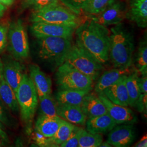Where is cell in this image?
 Returning <instances> with one entry per match:
<instances>
[{"label": "cell", "instance_id": "6da1fadb", "mask_svg": "<svg viewBox=\"0 0 147 147\" xmlns=\"http://www.w3.org/2000/svg\"><path fill=\"white\" fill-rule=\"evenodd\" d=\"M76 41L90 53L99 63L109 61L110 31L90 18L78 27Z\"/></svg>", "mask_w": 147, "mask_h": 147}, {"label": "cell", "instance_id": "7a4b0ae2", "mask_svg": "<svg viewBox=\"0 0 147 147\" xmlns=\"http://www.w3.org/2000/svg\"><path fill=\"white\" fill-rule=\"evenodd\" d=\"M134 49L133 36L121 23L111 28L109 60L114 68H130Z\"/></svg>", "mask_w": 147, "mask_h": 147}, {"label": "cell", "instance_id": "3957f363", "mask_svg": "<svg viewBox=\"0 0 147 147\" xmlns=\"http://www.w3.org/2000/svg\"><path fill=\"white\" fill-rule=\"evenodd\" d=\"M81 13L71 9L62 2L33 11L30 20L32 23H50L76 29L88 19L87 16Z\"/></svg>", "mask_w": 147, "mask_h": 147}, {"label": "cell", "instance_id": "277c9868", "mask_svg": "<svg viewBox=\"0 0 147 147\" xmlns=\"http://www.w3.org/2000/svg\"><path fill=\"white\" fill-rule=\"evenodd\" d=\"M38 55L55 68L62 64L72 46V39L61 37L37 38Z\"/></svg>", "mask_w": 147, "mask_h": 147}, {"label": "cell", "instance_id": "5b68a950", "mask_svg": "<svg viewBox=\"0 0 147 147\" xmlns=\"http://www.w3.org/2000/svg\"><path fill=\"white\" fill-rule=\"evenodd\" d=\"M22 121L27 126H31L38 105L37 90L30 76L24 74L16 92Z\"/></svg>", "mask_w": 147, "mask_h": 147}, {"label": "cell", "instance_id": "8992f818", "mask_svg": "<svg viewBox=\"0 0 147 147\" xmlns=\"http://www.w3.org/2000/svg\"><path fill=\"white\" fill-rule=\"evenodd\" d=\"M64 62L68 63L81 73L90 77L93 81L99 78L101 71L104 69L103 65L76 41L72 44Z\"/></svg>", "mask_w": 147, "mask_h": 147}, {"label": "cell", "instance_id": "52a82bcc", "mask_svg": "<svg viewBox=\"0 0 147 147\" xmlns=\"http://www.w3.org/2000/svg\"><path fill=\"white\" fill-rule=\"evenodd\" d=\"M58 90H89L93 88V80L67 62L59 66L56 74Z\"/></svg>", "mask_w": 147, "mask_h": 147}, {"label": "cell", "instance_id": "ba28073f", "mask_svg": "<svg viewBox=\"0 0 147 147\" xmlns=\"http://www.w3.org/2000/svg\"><path fill=\"white\" fill-rule=\"evenodd\" d=\"M7 47L16 60L20 61L28 58L30 47L28 36L21 20L13 22L9 25Z\"/></svg>", "mask_w": 147, "mask_h": 147}, {"label": "cell", "instance_id": "9c48e42d", "mask_svg": "<svg viewBox=\"0 0 147 147\" xmlns=\"http://www.w3.org/2000/svg\"><path fill=\"white\" fill-rule=\"evenodd\" d=\"M89 18L106 27L119 24L126 18V5L115 0L99 14Z\"/></svg>", "mask_w": 147, "mask_h": 147}, {"label": "cell", "instance_id": "30bf717a", "mask_svg": "<svg viewBox=\"0 0 147 147\" xmlns=\"http://www.w3.org/2000/svg\"><path fill=\"white\" fill-rule=\"evenodd\" d=\"M31 30L36 38L61 37L73 39L76 29L71 27L45 22H33Z\"/></svg>", "mask_w": 147, "mask_h": 147}, {"label": "cell", "instance_id": "8fae6325", "mask_svg": "<svg viewBox=\"0 0 147 147\" xmlns=\"http://www.w3.org/2000/svg\"><path fill=\"white\" fill-rule=\"evenodd\" d=\"M107 109V113L117 124H134L137 121L134 112L127 106L117 105L111 101L102 92L97 94Z\"/></svg>", "mask_w": 147, "mask_h": 147}, {"label": "cell", "instance_id": "7c38bea8", "mask_svg": "<svg viewBox=\"0 0 147 147\" xmlns=\"http://www.w3.org/2000/svg\"><path fill=\"white\" fill-rule=\"evenodd\" d=\"M135 138L133 124H120L111 130L107 141L112 147H129Z\"/></svg>", "mask_w": 147, "mask_h": 147}, {"label": "cell", "instance_id": "4fadbf2b", "mask_svg": "<svg viewBox=\"0 0 147 147\" xmlns=\"http://www.w3.org/2000/svg\"><path fill=\"white\" fill-rule=\"evenodd\" d=\"M3 78L16 93L23 76V67L19 61L7 59L2 61Z\"/></svg>", "mask_w": 147, "mask_h": 147}, {"label": "cell", "instance_id": "5bb4252c", "mask_svg": "<svg viewBox=\"0 0 147 147\" xmlns=\"http://www.w3.org/2000/svg\"><path fill=\"white\" fill-rule=\"evenodd\" d=\"M126 18L139 27H147V0H126Z\"/></svg>", "mask_w": 147, "mask_h": 147}, {"label": "cell", "instance_id": "9a60e30c", "mask_svg": "<svg viewBox=\"0 0 147 147\" xmlns=\"http://www.w3.org/2000/svg\"><path fill=\"white\" fill-rule=\"evenodd\" d=\"M30 77L37 90L39 99L52 93V82L51 79L41 70L36 64L29 66Z\"/></svg>", "mask_w": 147, "mask_h": 147}, {"label": "cell", "instance_id": "2e32d148", "mask_svg": "<svg viewBox=\"0 0 147 147\" xmlns=\"http://www.w3.org/2000/svg\"><path fill=\"white\" fill-rule=\"evenodd\" d=\"M127 75L121 76L115 84L106 88L102 92L103 94L111 101L117 105L123 106H129V96L125 85Z\"/></svg>", "mask_w": 147, "mask_h": 147}, {"label": "cell", "instance_id": "e0dca14e", "mask_svg": "<svg viewBox=\"0 0 147 147\" xmlns=\"http://www.w3.org/2000/svg\"><path fill=\"white\" fill-rule=\"evenodd\" d=\"M57 115L64 120L79 126L84 125L87 119L81 106L76 105L58 104Z\"/></svg>", "mask_w": 147, "mask_h": 147}, {"label": "cell", "instance_id": "ac0fdd59", "mask_svg": "<svg viewBox=\"0 0 147 147\" xmlns=\"http://www.w3.org/2000/svg\"><path fill=\"white\" fill-rule=\"evenodd\" d=\"M64 119L59 116L49 117L39 115L36 122V131L46 138L55 135Z\"/></svg>", "mask_w": 147, "mask_h": 147}, {"label": "cell", "instance_id": "d6986e66", "mask_svg": "<svg viewBox=\"0 0 147 147\" xmlns=\"http://www.w3.org/2000/svg\"><path fill=\"white\" fill-rule=\"evenodd\" d=\"M80 106L87 119L107 113L105 105L99 96L90 92L84 96Z\"/></svg>", "mask_w": 147, "mask_h": 147}, {"label": "cell", "instance_id": "ffe728a7", "mask_svg": "<svg viewBox=\"0 0 147 147\" xmlns=\"http://www.w3.org/2000/svg\"><path fill=\"white\" fill-rule=\"evenodd\" d=\"M86 125L87 131L93 134H106L117 125L116 121L108 113L101 116L87 119Z\"/></svg>", "mask_w": 147, "mask_h": 147}, {"label": "cell", "instance_id": "44dd1931", "mask_svg": "<svg viewBox=\"0 0 147 147\" xmlns=\"http://www.w3.org/2000/svg\"><path fill=\"white\" fill-rule=\"evenodd\" d=\"M131 73L130 69L115 68L105 71L102 74L95 86V92L96 94L102 92L106 88L115 84L123 75Z\"/></svg>", "mask_w": 147, "mask_h": 147}, {"label": "cell", "instance_id": "7402d4cb", "mask_svg": "<svg viewBox=\"0 0 147 147\" xmlns=\"http://www.w3.org/2000/svg\"><path fill=\"white\" fill-rule=\"evenodd\" d=\"M89 90L64 89L58 90L55 99L58 104L81 106L84 96L88 93Z\"/></svg>", "mask_w": 147, "mask_h": 147}, {"label": "cell", "instance_id": "603a6c76", "mask_svg": "<svg viewBox=\"0 0 147 147\" xmlns=\"http://www.w3.org/2000/svg\"><path fill=\"white\" fill-rule=\"evenodd\" d=\"M0 99L6 107L13 112L19 111L16 93L3 78L0 81Z\"/></svg>", "mask_w": 147, "mask_h": 147}, {"label": "cell", "instance_id": "cb8c5ba5", "mask_svg": "<svg viewBox=\"0 0 147 147\" xmlns=\"http://www.w3.org/2000/svg\"><path fill=\"white\" fill-rule=\"evenodd\" d=\"M77 125L67 121L63 120L62 123L53 136L47 138L46 145L50 146H60L68 140Z\"/></svg>", "mask_w": 147, "mask_h": 147}, {"label": "cell", "instance_id": "d4e9b609", "mask_svg": "<svg viewBox=\"0 0 147 147\" xmlns=\"http://www.w3.org/2000/svg\"><path fill=\"white\" fill-rule=\"evenodd\" d=\"M139 75L138 71H134L127 75L125 85L129 96V106L135 107L137 101L141 95L138 86Z\"/></svg>", "mask_w": 147, "mask_h": 147}, {"label": "cell", "instance_id": "484cf974", "mask_svg": "<svg viewBox=\"0 0 147 147\" xmlns=\"http://www.w3.org/2000/svg\"><path fill=\"white\" fill-rule=\"evenodd\" d=\"M115 0H88L82 8L81 12L88 18L99 14Z\"/></svg>", "mask_w": 147, "mask_h": 147}, {"label": "cell", "instance_id": "4316f807", "mask_svg": "<svg viewBox=\"0 0 147 147\" xmlns=\"http://www.w3.org/2000/svg\"><path fill=\"white\" fill-rule=\"evenodd\" d=\"M40 101V114L42 115L56 117L57 116L58 104L52 94L47 95Z\"/></svg>", "mask_w": 147, "mask_h": 147}, {"label": "cell", "instance_id": "83f0119b", "mask_svg": "<svg viewBox=\"0 0 147 147\" xmlns=\"http://www.w3.org/2000/svg\"><path fill=\"white\" fill-rule=\"evenodd\" d=\"M103 142L101 134H93L82 129L79 140V147H98Z\"/></svg>", "mask_w": 147, "mask_h": 147}, {"label": "cell", "instance_id": "f1b7e54d", "mask_svg": "<svg viewBox=\"0 0 147 147\" xmlns=\"http://www.w3.org/2000/svg\"><path fill=\"white\" fill-rule=\"evenodd\" d=\"M137 71L141 75L147 74V43L144 39L140 43L136 59Z\"/></svg>", "mask_w": 147, "mask_h": 147}, {"label": "cell", "instance_id": "f546056e", "mask_svg": "<svg viewBox=\"0 0 147 147\" xmlns=\"http://www.w3.org/2000/svg\"><path fill=\"white\" fill-rule=\"evenodd\" d=\"M62 2L61 0H24V5L28 7H31L34 11Z\"/></svg>", "mask_w": 147, "mask_h": 147}, {"label": "cell", "instance_id": "4dcf8cb0", "mask_svg": "<svg viewBox=\"0 0 147 147\" xmlns=\"http://www.w3.org/2000/svg\"><path fill=\"white\" fill-rule=\"evenodd\" d=\"M82 128L76 126L71 135L67 141L62 143L59 147H79V140Z\"/></svg>", "mask_w": 147, "mask_h": 147}, {"label": "cell", "instance_id": "1f68e13d", "mask_svg": "<svg viewBox=\"0 0 147 147\" xmlns=\"http://www.w3.org/2000/svg\"><path fill=\"white\" fill-rule=\"evenodd\" d=\"M8 111L6 106L0 99V126L5 129V126H11V122Z\"/></svg>", "mask_w": 147, "mask_h": 147}, {"label": "cell", "instance_id": "d6a6232c", "mask_svg": "<svg viewBox=\"0 0 147 147\" xmlns=\"http://www.w3.org/2000/svg\"><path fill=\"white\" fill-rule=\"evenodd\" d=\"M9 26V25L5 23L0 24V55L7 48Z\"/></svg>", "mask_w": 147, "mask_h": 147}, {"label": "cell", "instance_id": "836d02e7", "mask_svg": "<svg viewBox=\"0 0 147 147\" xmlns=\"http://www.w3.org/2000/svg\"><path fill=\"white\" fill-rule=\"evenodd\" d=\"M64 4L78 12H81L82 8L88 0H61Z\"/></svg>", "mask_w": 147, "mask_h": 147}, {"label": "cell", "instance_id": "e575fe53", "mask_svg": "<svg viewBox=\"0 0 147 147\" xmlns=\"http://www.w3.org/2000/svg\"><path fill=\"white\" fill-rule=\"evenodd\" d=\"M135 107L137 111L144 114H147V93H141L137 101Z\"/></svg>", "mask_w": 147, "mask_h": 147}, {"label": "cell", "instance_id": "d590c367", "mask_svg": "<svg viewBox=\"0 0 147 147\" xmlns=\"http://www.w3.org/2000/svg\"><path fill=\"white\" fill-rule=\"evenodd\" d=\"M141 78L139 77L138 86L141 93H147V74L142 75Z\"/></svg>", "mask_w": 147, "mask_h": 147}, {"label": "cell", "instance_id": "8d00e7d4", "mask_svg": "<svg viewBox=\"0 0 147 147\" xmlns=\"http://www.w3.org/2000/svg\"><path fill=\"white\" fill-rule=\"evenodd\" d=\"M136 147H147V137L145 135L142 137V138L134 146Z\"/></svg>", "mask_w": 147, "mask_h": 147}, {"label": "cell", "instance_id": "74e56055", "mask_svg": "<svg viewBox=\"0 0 147 147\" xmlns=\"http://www.w3.org/2000/svg\"><path fill=\"white\" fill-rule=\"evenodd\" d=\"M0 136L2 137L6 142L8 143L9 142V140L7 133L5 131V130H3L1 126H0Z\"/></svg>", "mask_w": 147, "mask_h": 147}, {"label": "cell", "instance_id": "f35d334b", "mask_svg": "<svg viewBox=\"0 0 147 147\" xmlns=\"http://www.w3.org/2000/svg\"><path fill=\"white\" fill-rule=\"evenodd\" d=\"M14 2V0H0V3L6 7H9L12 5Z\"/></svg>", "mask_w": 147, "mask_h": 147}, {"label": "cell", "instance_id": "ab89813d", "mask_svg": "<svg viewBox=\"0 0 147 147\" xmlns=\"http://www.w3.org/2000/svg\"><path fill=\"white\" fill-rule=\"evenodd\" d=\"M7 9V7L0 3V19L4 15V13Z\"/></svg>", "mask_w": 147, "mask_h": 147}, {"label": "cell", "instance_id": "60d3db41", "mask_svg": "<svg viewBox=\"0 0 147 147\" xmlns=\"http://www.w3.org/2000/svg\"><path fill=\"white\" fill-rule=\"evenodd\" d=\"M8 143L6 142L2 137L0 136V147L6 146L8 144Z\"/></svg>", "mask_w": 147, "mask_h": 147}, {"label": "cell", "instance_id": "b9f144b4", "mask_svg": "<svg viewBox=\"0 0 147 147\" xmlns=\"http://www.w3.org/2000/svg\"><path fill=\"white\" fill-rule=\"evenodd\" d=\"M3 78V63L2 61L0 58V81Z\"/></svg>", "mask_w": 147, "mask_h": 147}, {"label": "cell", "instance_id": "7bdbcfd3", "mask_svg": "<svg viewBox=\"0 0 147 147\" xmlns=\"http://www.w3.org/2000/svg\"><path fill=\"white\" fill-rule=\"evenodd\" d=\"M99 147H112V146L109 143H107V142H102L101 143V144L100 145Z\"/></svg>", "mask_w": 147, "mask_h": 147}]
</instances>
